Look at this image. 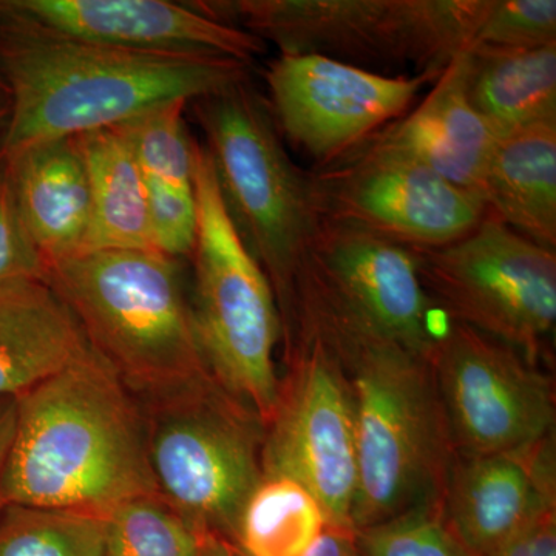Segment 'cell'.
Segmentation results:
<instances>
[{"label": "cell", "mask_w": 556, "mask_h": 556, "mask_svg": "<svg viewBox=\"0 0 556 556\" xmlns=\"http://www.w3.org/2000/svg\"><path fill=\"white\" fill-rule=\"evenodd\" d=\"M249 68L228 58L139 53L67 38L0 0V73L11 97L2 159L119 126L167 102L212 97L248 83Z\"/></svg>", "instance_id": "obj_1"}, {"label": "cell", "mask_w": 556, "mask_h": 556, "mask_svg": "<svg viewBox=\"0 0 556 556\" xmlns=\"http://www.w3.org/2000/svg\"><path fill=\"white\" fill-rule=\"evenodd\" d=\"M16 407L0 506L104 518L126 501L160 493L150 467L144 409L91 348L16 397Z\"/></svg>", "instance_id": "obj_2"}, {"label": "cell", "mask_w": 556, "mask_h": 556, "mask_svg": "<svg viewBox=\"0 0 556 556\" xmlns=\"http://www.w3.org/2000/svg\"><path fill=\"white\" fill-rule=\"evenodd\" d=\"M342 362L354 399V530L442 504L456 450L430 358L342 329L300 324Z\"/></svg>", "instance_id": "obj_3"}, {"label": "cell", "mask_w": 556, "mask_h": 556, "mask_svg": "<svg viewBox=\"0 0 556 556\" xmlns=\"http://www.w3.org/2000/svg\"><path fill=\"white\" fill-rule=\"evenodd\" d=\"M46 280L89 345L146 401L212 380L179 260L156 251H91L47 265Z\"/></svg>", "instance_id": "obj_4"}, {"label": "cell", "mask_w": 556, "mask_h": 556, "mask_svg": "<svg viewBox=\"0 0 556 556\" xmlns=\"http://www.w3.org/2000/svg\"><path fill=\"white\" fill-rule=\"evenodd\" d=\"M190 104L229 217L268 277L287 332L300 268L320 217L311 175L289 159L268 102L249 80Z\"/></svg>", "instance_id": "obj_5"}, {"label": "cell", "mask_w": 556, "mask_h": 556, "mask_svg": "<svg viewBox=\"0 0 556 556\" xmlns=\"http://www.w3.org/2000/svg\"><path fill=\"white\" fill-rule=\"evenodd\" d=\"M195 195L199 233L190 255L195 269L190 306L201 353L215 382L265 427L280 386L274 351L283 327L268 277L241 241L211 156L201 144L197 148Z\"/></svg>", "instance_id": "obj_6"}, {"label": "cell", "mask_w": 556, "mask_h": 556, "mask_svg": "<svg viewBox=\"0 0 556 556\" xmlns=\"http://www.w3.org/2000/svg\"><path fill=\"white\" fill-rule=\"evenodd\" d=\"M144 415L160 495L200 533L233 546L241 511L265 478L262 420L214 379L148 402Z\"/></svg>", "instance_id": "obj_7"}, {"label": "cell", "mask_w": 556, "mask_h": 556, "mask_svg": "<svg viewBox=\"0 0 556 556\" xmlns=\"http://www.w3.org/2000/svg\"><path fill=\"white\" fill-rule=\"evenodd\" d=\"M211 20L276 43L281 54L409 62L442 72L463 51L456 0H217L190 2Z\"/></svg>", "instance_id": "obj_8"}, {"label": "cell", "mask_w": 556, "mask_h": 556, "mask_svg": "<svg viewBox=\"0 0 556 556\" xmlns=\"http://www.w3.org/2000/svg\"><path fill=\"white\" fill-rule=\"evenodd\" d=\"M438 311L413 249L320 215L300 268L287 338L299 321H311L430 357L448 325L439 327Z\"/></svg>", "instance_id": "obj_9"}, {"label": "cell", "mask_w": 556, "mask_h": 556, "mask_svg": "<svg viewBox=\"0 0 556 556\" xmlns=\"http://www.w3.org/2000/svg\"><path fill=\"white\" fill-rule=\"evenodd\" d=\"M420 281L450 321L515 348L540 365L556 321V255L485 218L447 247L413 249Z\"/></svg>", "instance_id": "obj_10"}, {"label": "cell", "mask_w": 556, "mask_h": 556, "mask_svg": "<svg viewBox=\"0 0 556 556\" xmlns=\"http://www.w3.org/2000/svg\"><path fill=\"white\" fill-rule=\"evenodd\" d=\"M291 340L288 375L265 426L263 475L299 482L324 508L329 527L354 530L356 416L350 378L316 332L299 328Z\"/></svg>", "instance_id": "obj_11"}, {"label": "cell", "mask_w": 556, "mask_h": 556, "mask_svg": "<svg viewBox=\"0 0 556 556\" xmlns=\"http://www.w3.org/2000/svg\"><path fill=\"white\" fill-rule=\"evenodd\" d=\"M428 358L456 455L507 452L555 434L554 382L515 348L448 321Z\"/></svg>", "instance_id": "obj_12"}, {"label": "cell", "mask_w": 556, "mask_h": 556, "mask_svg": "<svg viewBox=\"0 0 556 556\" xmlns=\"http://www.w3.org/2000/svg\"><path fill=\"white\" fill-rule=\"evenodd\" d=\"M309 175L318 215L409 249L455 243L486 215L477 193L371 142Z\"/></svg>", "instance_id": "obj_13"}, {"label": "cell", "mask_w": 556, "mask_h": 556, "mask_svg": "<svg viewBox=\"0 0 556 556\" xmlns=\"http://www.w3.org/2000/svg\"><path fill=\"white\" fill-rule=\"evenodd\" d=\"M441 73L386 76L318 54H280L266 72L268 104L278 131L327 167L405 115Z\"/></svg>", "instance_id": "obj_14"}, {"label": "cell", "mask_w": 556, "mask_h": 556, "mask_svg": "<svg viewBox=\"0 0 556 556\" xmlns=\"http://www.w3.org/2000/svg\"><path fill=\"white\" fill-rule=\"evenodd\" d=\"M46 30L112 49L175 56L228 58L252 64L266 42L211 20L189 2L167 0H5Z\"/></svg>", "instance_id": "obj_15"}, {"label": "cell", "mask_w": 556, "mask_h": 556, "mask_svg": "<svg viewBox=\"0 0 556 556\" xmlns=\"http://www.w3.org/2000/svg\"><path fill=\"white\" fill-rule=\"evenodd\" d=\"M555 434L490 455H456L442 514L473 556H489L556 510Z\"/></svg>", "instance_id": "obj_16"}, {"label": "cell", "mask_w": 556, "mask_h": 556, "mask_svg": "<svg viewBox=\"0 0 556 556\" xmlns=\"http://www.w3.org/2000/svg\"><path fill=\"white\" fill-rule=\"evenodd\" d=\"M464 53L442 70L415 109L388 124L367 142L407 156L457 188L481 197L497 137L468 100Z\"/></svg>", "instance_id": "obj_17"}, {"label": "cell", "mask_w": 556, "mask_h": 556, "mask_svg": "<svg viewBox=\"0 0 556 556\" xmlns=\"http://www.w3.org/2000/svg\"><path fill=\"white\" fill-rule=\"evenodd\" d=\"M22 222L46 263L83 254L91 226L89 175L76 138L3 156Z\"/></svg>", "instance_id": "obj_18"}, {"label": "cell", "mask_w": 556, "mask_h": 556, "mask_svg": "<svg viewBox=\"0 0 556 556\" xmlns=\"http://www.w3.org/2000/svg\"><path fill=\"white\" fill-rule=\"evenodd\" d=\"M89 348L78 318L49 281L0 287V401L53 378Z\"/></svg>", "instance_id": "obj_19"}, {"label": "cell", "mask_w": 556, "mask_h": 556, "mask_svg": "<svg viewBox=\"0 0 556 556\" xmlns=\"http://www.w3.org/2000/svg\"><path fill=\"white\" fill-rule=\"evenodd\" d=\"M486 214L541 247H556V121L496 139L482 181Z\"/></svg>", "instance_id": "obj_20"}, {"label": "cell", "mask_w": 556, "mask_h": 556, "mask_svg": "<svg viewBox=\"0 0 556 556\" xmlns=\"http://www.w3.org/2000/svg\"><path fill=\"white\" fill-rule=\"evenodd\" d=\"M464 60L468 100L497 138L556 121V43L533 50L475 46Z\"/></svg>", "instance_id": "obj_21"}, {"label": "cell", "mask_w": 556, "mask_h": 556, "mask_svg": "<svg viewBox=\"0 0 556 556\" xmlns=\"http://www.w3.org/2000/svg\"><path fill=\"white\" fill-rule=\"evenodd\" d=\"M76 142L91 195V226L84 252L155 251L146 178L129 138L115 126L80 135Z\"/></svg>", "instance_id": "obj_22"}, {"label": "cell", "mask_w": 556, "mask_h": 556, "mask_svg": "<svg viewBox=\"0 0 556 556\" xmlns=\"http://www.w3.org/2000/svg\"><path fill=\"white\" fill-rule=\"evenodd\" d=\"M328 526L324 508L305 486L288 478H263L237 525L241 556H305Z\"/></svg>", "instance_id": "obj_23"}, {"label": "cell", "mask_w": 556, "mask_h": 556, "mask_svg": "<svg viewBox=\"0 0 556 556\" xmlns=\"http://www.w3.org/2000/svg\"><path fill=\"white\" fill-rule=\"evenodd\" d=\"M0 556H105V521L86 511L7 506Z\"/></svg>", "instance_id": "obj_24"}, {"label": "cell", "mask_w": 556, "mask_h": 556, "mask_svg": "<svg viewBox=\"0 0 556 556\" xmlns=\"http://www.w3.org/2000/svg\"><path fill=\"white\" fill-rule=\"evenodd\" d=\"M105 556H200V533L160 493L134 497L110 510Z\"/></svg>", "instance_id": "obj_25"}, {"label": "cell", "mask_w": 556, "mask_h": 556, "mask_svg": "<svg viewBox=\"0 0 556 556\" xmlns=\"http://www.w3.org/2000/svg\"><path fill=\"white\" fill-rule=\"evenodd\" d=\"M189 102L174 101L146 110L119 124L144 178L182 190H195V160L199 142L185 123Z\"/></svg>", "instance_id": "obj_26"}, {"label": "cell", "mask_w": 556, "mask_h": 556, "mask_svg": "<svg viewBox=\"0 0 556 556\" xmlns=\"http://www.w3.org/2000/svg\"><path fill=\"white\" fill-rule=\"evenodd\" d=\"M364 556H473L457 540L442 514V504L357 530Z\"/></svg>", "instance_id": "obj_27"}, {"label": "cell", "mask_w": 556, "mask_h": 556, "mask_svg": "<svg viewBox=\"0 0 556 556\" xmlns=\"http://www.w3.org/2000/svg\"><path fill=\"white\" fill-rule=\"evenodd\" d=\"M555 43V0H486L473 47L533 50Z\"/></svg>", "instance_id": "obj_28"}, {"label": "cell", "mask_w": 556, "mask_h": 556, "mask_svg": "<svg viewBox=\"0 0 556 556\" xmlns=\"http://www.w3.org/2000/svg\"><path fill=\"white\" fill-rule=\"evenodd\" d=\"M153 249L167 257H190L199 233L195 190L170 188L146 178Z\"/></svg>", "instance_id": "obj_29"}, {"label": "cell", "mask_w": 556, "mask_h": 556, "mask_svg": "<svg viewBox=\"0 0 556 556\" xmlns=\"http://www.w3.org/2000/svg\"><path fill=\"white\" fill-rule=\"evenodd\" d=\"M46 263L28 237L9 175L0 163V287L46 280Z\"/></svg>", "instance_id": "obj_30"}, {"label": "cell", "mask_w": 556, "mask_h": 556, "mask_svg": "<svg viewBox=\"0 0 556 556\" xmlns=\"http://www.w3.org/2000/svg\"><path fill=\"white\" fill-rule=\"evenodd\" d=\"M489 556H556V510L538 518Z\"/></svg>", "instance_id": "obj_31"}, {"label": "cell", "mask_w": 556, "mask_h": 556, "mask_svg": "<svg viewBox=\"0 0 556 556\" xmlns=\"http://www.w3.org/2000/svg\"><path fill=\"white\" fill-rule=\"evenodd\" d=\"M305 556H364L358 548L354 530L325 527L316 543L309 547Z\"/></svg>", "instance_id": "obj_32"}, {"label": "cell", "mask_w": 556, "mask_h": 556, "mask_svg": "<svg viewBox=\"0 0 556 556\" xmlns=\"http://www.w3.org/2000/svg\"><path fill=\"white\" fill-rule=\"evenodd\" d=\"M16 420V399H2L0 401V479H2L11 445H13Z\"/></svg>", "instance_id": "obj_33"}, {"label": "cell", "mask_w": 556, "mask_h": 556, "mask_svg": "<svg viewBox=\"0 0 556 556\" xmlns=\"http://www.w3.org/2000/svg\"><path fill=\"white\" fill-rule=\"evenodd\" d=\"M11 123V97L9 87L0 73V159H2L3 144L9 135Z\"/></svg>", "instance_id": "obj_34"}, {"label": "cell", "mask_w": 556, "mask_h": 556, "mask_svg": "<svg viewBox=\"0 0 556 556\" xmlns=\"http://www.w3.org/2000/svg\"><path fill=\"white\" fill-rule=\"evenodd\" d=\"M200 556H236V551L223 538L204 533L201 541Z\"/></svg>", "instance_id": "obj_35"}, {"label": "cell", "mask_w": 556, "mask_h": 556, "mask_svg": "<svg viewBox=\"0 0 556 556\" xmlns=\"http://www.w3.org/2000/svg\"><path fill=\"white\" fill-rule=\"evenodd\" d=\"M233 551H236V548H233ZM236 556H241V555H240V554H237V552H236Z\"/></svg>", "instance_id": "obj_36"}]
</instances>
